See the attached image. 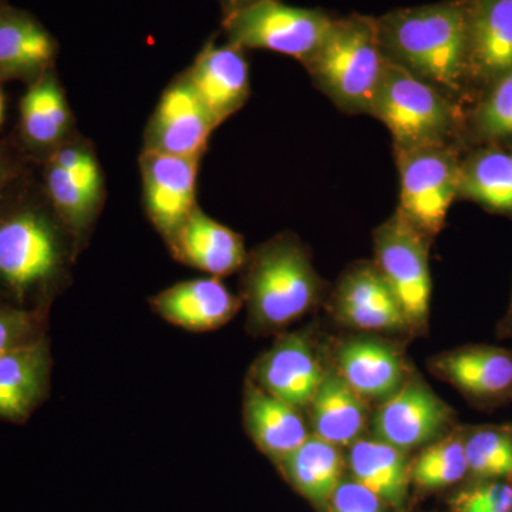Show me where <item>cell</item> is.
<instances>
[{
    "label": "cell",
    "mask_w": 512,
    "mask_h": 512,
    "mask_svg": "<svg viewBox=\"0 0 512 512\" xmlns=\"http://www.w3.org/2000/svg\"><path fill=\"white\" fill-rule=\"evenodd\" d=\"M30 170L0 200V293L15 306L36 309L46 308L66 282L77 249Z\"/></svg>",
    "instance_id": "obj_1"
},
{
    "label": "cell",
    "mask_w": 512,
    "mask_h": 512,
    "mask_svg": "<svg viewBox=\"0 0 512 512\" xmlns=\"http://www.w3.org/2000/svg\"><path fill=\"white\" fill-rule=\"evenodd\" d=\"M387 62L402 67L448 97L468 77L467 0L390 10L376 18Z\"/></svg>",
    "instance_id": "obj_2"
},
{
    "label": "cell",
    "mask_w": 512,
    "mask_h": 512,
    "mask_svg": "<svg viewBox=\"0 0 512 512\" xmlns=\"http://www.w3.org/2000/svg\"><path fill=\"white\" fill-rule=\"evenodd\" d=\"M242 278V302L248 330L256 335L284 333L322 299L325 282L311 252L295 235H276L248 254Z\"/></svg>",
    "instance_id": "obj_3"
},
{
    "label": "cell",
    "mask_w": 512,
    "mask_h": 512,
    "mask_svg": "<svg viewBox=\"0 0 512 512\" xmlns=\"http://www.w3.org/2000/svg\"><path fill=\"white\" fill-rule=\"evenodd\" d=\"M386 64L376 18L350 13L336 16L322 45L302 66L339 110L372 114Z\"/></svg>",
    "instance_id": "obj_4"
},
{
    "label": "cell",
    "mask_w": 512,
    "mask_h": 512,
    "mask_svg": "<svg viewBox=\"0 0 512 512\" xmlns=\"http://www.w3.org/2000/svg\"><path fill=\"white\" fill-rule=\"evenodd\" d=\"M370 116L390 131L394 151L447 146L458 126L456 106L446 93L390 62Z\"/></svg>",
    "instance_id": "obj_5"
},
{
    "label": "cell",
    "mask_w": 512,
    "mask_h": 512,
    "mask_svg": "<svg viewBox=\"0 0 512 512\" xmlns=\"http://www.w3.org/2000/svg\"><path fill=\"white\" fill-rule=\"evenodd\" d=\"M335 15L282 0H259L222 19L225 42L244 50H269L305 63L322 45Z\"/></svg>",
    "instance_id": "obj_6"
},
{
    "label": "cell",
    "mask_w": 512,
    "mask_h": 512,
    "mask_svg": "<svg viewBox=\"0 0 512 512\" xmlns=\"http://www.w3.org/2000/svg\"><path fill=\"white\" fill-rule=\"evenodd\" d=\"M375 265L402 305L412 333L427 330L431 302V238L396 210L376 228Z\"/></svg>",
    "instance_id": "obj_7"
},
{
    "label": "cell",
    "mask_w": 512,
    "mask_h": 512,
    "mask_svg": "<svg viewBox=\"0 0 512 512\" xmlns=\"http://www.w3.org/2000/svg\"><path fill=\"white\" fill-rule=\"evenodd\" d=\"M394 153L400 175L397 210L433 239L446 224L448 210L458 197L461 161L450 144Z\"/></svg>",
    "instance_id": "obj_8"
},
{
    "label": "cell",
    "mask_w": 512,
    "mask_h": 512,
    "mask_svg": "<svg viewBox=\"0 0 512 512\" xmlns=\"http://www.w3.org/2000/svg\"><path fill=\"white\" fill-rule=\"evenodd\" d=\"M458 426L456 412L416 373L370 420L372 436L404 453L429 446Z\"/></svg>",
    "instance_id": "obj_9"
},
{
    "label": "cell",
    "mask_w": 512,
    "mask_h": 512,
    "mask_svg": "<svg viewBox=\"0 0 512 512\" xmlns=\"http://www.w3.org/2000/svg\"><path fill=\"white\" fill-rule=\"evenodd\" d=\"M342 325L373 335L412 333L402 305L375 262L360 261L340 276L329 303Z\"/></svg>",
    "instance_id": "obj_10"
},
{
    "label": "cell",
    "mask_w": 512,
    "mask_h": 512,
    "mask_svg": "<svg viewBox=\"0 0 512 512\" xmlns=\"http://www.w3.org/2000/svg\"><path fill=\"white\" fill-rule=\"evenodd\" d=\"M427 366L477 409L494 410L512 402L511 349L460 346L430 357Z\"/></svg>",
    "instance_id": "obj_11"
},
{
    "label": "cell",
    "mask_w": 512,
    "mask_h": 512,
    "mask_svg": "<svg viewBox=\"0 0 512 512\" xmlns=\"http://www.w3.org/2000/svg\"><path fill=\"white\" fill-rule=\"evenodd\" d=\"M325 370L308 332H284L255 360L248 377L266 393L305 412Z\"/></svg>",
    "instance_id": "obj_12"
},
{
    "label": "cell",
    "mask_w": 512,
    "mask_h": 512,
    "mask_svg": "<svg viewBox=\"0 0 512 512\" xmlns=\"http://www.w3.org/2000/svg\"><path fill=\"white\" fill-rule=\"evenodd\" d=\"M200 161L143 150L140 156L148 220L170 242L197 205Z\"/></svg>",
    "instance_id": "obj_13"
},
{
    "label": "cell",
    "mask_w": 512,
    "mask_h": 512,
    "mask_svg": "<svg viewBox=\"0 0 512 512\" xmlns=\"http://www.w3.org/2000/svg\"><path fill=\"white\" fill-rule=\"evenodd\" d=\"M187 76L181 74L165 89L151 116L144 150L201 160L217 128Z\"/></svg>",
    "instance_id": "obj_14"
},
{
    "label": "cell",
    "mask_w": 512,
    "mask_h": 512,
    "mask_svg": "<svg viewBox=\"0 0 512 512\" xmlns=\"http://www.w3.org/2000/svg\"><path fill=\"white\" fill-rule=\"evenodd\" d=\"M332 367L363 400L377 406L399 392L412 373L400 346L373 333L340 340Z\"/></svg>",
    "instance_id": "obj_15"
},
{
    "label": "cell",
    "mask_w": 512,
    "mask_h": 512,
    "mask_svg": "<svg viewBox=\"0 0 512 512\" xmlns=\"http://www.w3.org/2000/svg\"><path fill=\"white\" fill-rule=\"evenodd\" d=\"M245 53L247 50L227 42L217 45L208 40L184 72L217 126L241 110L251 94Z\"/></svg>",
    "instance_id": "obj_16"
},
{
    "label": "cell",
    "mask_w": 512,
    "mask_h": 512,
    "mask_svg": "<svg viewBox=\"0 0 512 512\" xmlns=\"http://www.w3.org/2000/svg\"><path fill=\"white\" fill-rule=\"evenodd\" d=\"M151 308L165 322L188 332H212L227 325L244 302L220 278L178 282L150 299Z\"/></svg>",
    "instance_id": "obj_17"
},
{
    "label": "cell",
    "mask_w": 512,
    "mask_h": 512,
    "mask_svg": "<svg viewBox=\"0 0 512 512\" xmlns=\"http://www.w3.org/2000/svg\"><path fill=\"white\" fill-rule=\"evenodd\" d=\"M73 116L55 70L29 84L20 100L19 147L32 163L42 164L69 141Z\"/></svg>",
    "instance_id": "obj_18"
},
{
    "label": "cell",
    "mask_w": 512,
    "mask_h": 512,
    "mask_svg": "<svg viewBox=\"0 0 512 512\" xmlns=\"http://www.w3.org/2000/svg\"><path fill=\"white\" fill-rule=\"evenodd\" d=\"M57 53V40L42 22L0 0V82L35 83L55 70Z\"/></svg>",
    "instance_id": "obj_19"
},
{
    "label": "cell",
    "mask_w": 512,
    "mask_h": 512,
    "mask_svg": "<svg viewBox=\"0 0 512 512\" xmlns=\"http://www.w3.org/2000/svg\"><path fill=\"white\" fill-rule=\"evenodd\" d=\"M167 245L181 264L220 279L242 271L248 258L244 238L212 220L200 207L192 211Z\"/></svg>",
    "instance_id": "obj_20"
},
{
    "label": "cell",
    "mask_w": 512,
    "mask_h": 512,
    "mask_svg": "<svg viewBox=\"0 0 512 512\" xmlns=\"http://www.w3.org/2000/svg\"><path fill=\"white\" fill-rule=\"evenodd\" d=\"M242 417L248 436L276 466L312 434L302 410L266 393L249 377L244 386Z\"/></svg>",
    "instance_id": "obj_21"
},
{
    "label": "cell",
    "mask_w": 512,
    "mask_h": 512,
    "mask_svg": "<svg viewBox=\"0 0 512 512\" xmlns=\"http://www.w3.org/2000/svg\"><path fill=\"white\" fill-rule=\"evenodd\" d=\"M468 76L494 83L512 70V0H467Z\"/></svg>",
    "instance_id": "obj_22"
},
{
    "label": "cell",
    "mask_w": 512,
    "mask_h": 512,
    "mask_svg": "<svg viewBox=\"0 0 512 512\" xmlns=\"http://www.w3.org/2000/svg\"><path fill=\"white\" fill-rule=\"evenodd\" d=\"M306 412L312 436L340 448H348L365 437L372 420L369 403L332 366L326 367Z\"/></svg>",
    "instance_id": "obj_23"
},
{
    "label": "cell",
    "mask_w": 512,
    "mask_h": 512,
    "mask_svg": "<svg viewBox=\"0 0 512 512\" xmlns=\"http://www.w3.org/2000/svg\"><path fill=\"white\" fill-rule=\"evenodd\" d=\"M52 355L46 338L0 356V417L23 421L49 392Z\"/></svg>",
    "instance_id": "obj_24"
},
{
    "label": "cell",
    "mask_w": 512,
    "mask_h": 512,
    "mask_svg": "<svg viewBox=\"0 0 512 512\" xmlns=\"http://www.w3.org/2000/svg\"><path fill=\"white\" fill-rule=\"evenodd\" d=\"M346 467L353 480L365 485L387 507L403 510L412 483L407 453L376 437H362L348 447Z\"/></svg>",
    "instance_id": "obj_25"
},
{
    "label": "cell",
    "mask_w": 512,
    "mask_h": 512,
    "mask_svg": "<svg viewBox=\"0 0 512 512\" xmlns=\"http://www.w3.org/2000/svg\"><path fill=\"white\" fill-rule=\"evenodd\" d=\"M345 467L342 448L312 434L278 464L286 481L320 510H329L330 500L342 483Z\"/></svg>",
    "instance_id": "obj_26"
},
{
    "label": "cell",
    "mask_w": 512,
    "mask_h": 512,
    "mask_svg": "<svg viewBox=\"0 0 512 512\" xmlns=\"http://www.w3.org/2000/svg\"><path fill=\"white\" fill-rule=\"evenodd\" d=\"M458 197L512 215V154L488 148L461 161Z\"/></svg>",
    "instance_id": "obj_27"
},
{
    "label": "cell",
    "mask_w": 512,
    "mask_h": 512,
    "mask_svg": "<svg viewBox=\"0 0 512 512\" xmlns=\"http://www.w3.org/2000/svg\"><path fill=\"white\" fill-rule=\"evenodd\" d=\"M42 170L47 200L79 249L99 215L103 197L87 191L72 175L50 160L43 161Z\"/></svg>",
    "instance_id": "obj_28"
},
{
    "label": "cell",
    "mask_w": 512,
    "mask_h": 512,
    "mask_svg": "<svg viewBox=\"0 0 512 512\" xmlns=\"http://www.w3.org/2000/svg\"><path fill=\"white\" fill-rule=\"evenodd\" d=\"M468 477L466 450L461 426L421 448L410 463V480L420 491L453 487Z\"/></svg>",
    "instance_id": "obj_29"
},
{
    "label": "cell",
    "mask_w": 512,
    "mask_h": 512,
    "mask_svg": "<svg viewBox=\"0 0 512 512\" xmlns=\"http://www.w3.org/2000/svg\"><path fill=\"white\" fill-rule=\"evenodd\" d=\"M471 480L512 481V423L461 426Z\"/></svg>",
    "instance_id": "obj_30"
},
{
    "label": "cell",
    "mask_w": 512,
    "mask_h": 512,
    "mask_svg": "<svg viewBox=\"0 0 512 512\" xmlns=\"http://www.w3.org/2000/svg\"><path fill=\"white\" fill-rule=\"evenodd\" d=\"M473 124L481 140L512 137V70L495 80L493 89L474 111Z\"/></svg>",
    "instance_id": "obj_31"
},
{
    "label": "cell",
    "mask_w": 512,
    "mask_h": 512,
    "mask_svg": "<svg viewBox=\"0 0 512 512\" xmlns=\"http://www.w3.org/2000/svg\"><path fill=\"white\" fill-rule=\"evenodd\" d=\"M46 308H20L0 301V356L45 338Z\"/></svg>",
    "instance_id": "obj_32"
},
{
    "label": "cell",
    "mask_w": 512,
    "mask_h": 512,
    "mask_svg": "<svg viewBox=\"0 0 512 512\" xmlns=\"http://www.w3.org/2000/svg\"><path fill=\"white\" fill-rule=\"evenodd\" d=\"M448 504L451 512H512V481L471 480Z\"/></svg>",
    "instance_id": "obj_33"
},
{
    "label": "cell",
    "mask_w": 512,
    "mask_h": 512,
    "mask_svg": "<svg viewBox=\"0 0 512 512\" xmlns=\"http://www.w3.org/2000/svg\"><path fill=\"white\" fill-rule=\"evenodd\" d=\"M387 505L353 478L342 480L330 500V512H386Z\"/></svg>",
    "instance_id": "obj_34"
},
{
    "label": "cell",
    "mask_w": 512,
    "mask_h": 512,
    "mask_svg": "<svg viewBox=\"0 0 512 512\" xmlns=\"http://www.w3.org/2000/svg\"><path fill=\"white\" fill-rule=\"evenodd\" d=\"M32 161L23 153L19 144L2 141L0 143V200L9 185L19 177Z\"/></svg>",
    "instance_id": "obj_35"
},
{
    "label": "cell",
    "mask_w": 512,
    "mask_h": 512,
    "mask_svg": "<svg viewBox=\"0 0 512 512\" xmlns=\"http://www.w3.org/2000/svg\"><path fill=\"white\" fill-rule=\"evenodd\" d=\"M255 2H259V0H218L221 6L222 19L228 18L232 13L247 8Z\"/></svg>",
    "instance_id": "obj_36"
},
{
    "label": "cell",
    "mask_w": 512,
    "mask_h": 512,
    "mask_svg": "<svg viewBox=\"0 0 512 512\" xmlns=\"http://www.w3.org/2000/svg\"><path fill=\"white\" fill-rule=\"evenodd\" d=\"M497 338L498 339H511L512 338V292L510 306L508 311L505 313L503 319L500 320L497 326Z\"/></svg>",
    "instance_id": "obj_37"
},
{
    "label": "cell",
    "mask_w": 512,
    "mask_h": 512,
    "mask_svg": "<svg viewBox=\"0 0 512 512\" xmlns=\"http://www.w3.org/2000/svg\"><path fill=\"white\" fill-rule=\"evenodd\" d=\"M3 114H5V94H3L2 82H0V124L3 121Z\"/></svg>",
    "instance_id": "obj_38"
}]
</instances>
